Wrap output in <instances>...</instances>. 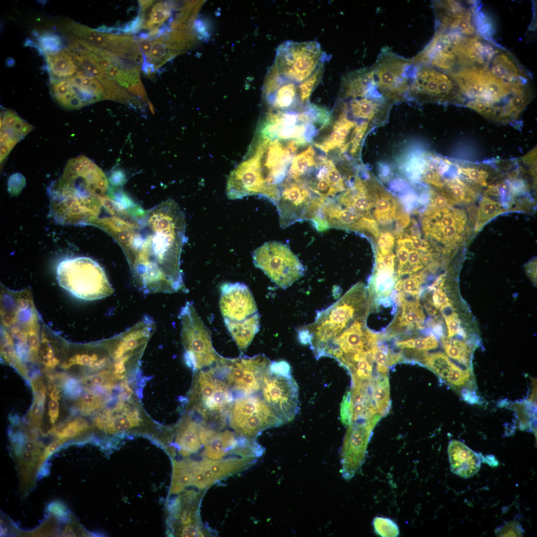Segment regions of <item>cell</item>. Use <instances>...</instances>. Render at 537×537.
Here are the masks:
<instances>
[{
  "instance_id": "54",
  "label": "cell",
  "mask_w": 537,
  "mask_h": 537,
  "mask_svg": "<svg viewBox=\"0 0 537 537\" xmlns=\"http://www.w3.org/2000/svg\"><path fill=\"white\" fill-rule=\"evenodd\" d=\"M62 443L61 440H57L51 444L45 449V454L48 455L56 450Z\"/></svg>"
},
{
  "instance_id": "31",
  "label": "cell",
  "mask_w": 537,
  "mask_h": 537,
  "mask_svg": "<svg viewBox=\"0 0 537 537\" xmlns=\"http://www.w3.org/2000/svg\"><path fill=\"white\" fill-rule=\"evenodd\" d=\"M395 345L400 349H415V350L425 351L436 349L438 346V341L436 337L432 335L426 338L397 341Z\"/></svg>"
},
{
  "instance_id": "56",
  "label": "cell",
  "mask_w": 537,
  "mask_h": 537,
  "mask_svg": "<svg viewBox=\"0 0 537 537\" xmlns=\"http://www.w3.org/2000/svg\"><path fill=\"white\" fill-rule=\"evenodd\" d=\"M50 397L52 399H55L57 400L60 397L59 390L55 388L51 393Z\"/></svg>"
},
{
  "instance_id": "59",
  "label": "cell",
  "mask_w": 537,
  "mask_h": 537,
  "mask_svg": "<svg viewBox=\"0 0 537 537\" xmlns=\"http://www.w3.org/2000/svg\"><path fill=\"white\" fill-rule=\"evenodd\" d=\"M65 536H67V537H69V536L72 537V536H74V534L72 532V531H69L67 533H66L65 534Z\"/></svg>"
},
{
  "instance_id": "34",
  "label": "cell",
  "mask_w": 537,
  "mask_h": 537,
  "mask_svg": "<svg viewBox=\"0 0 537 537\" xmlns=\"http://www.w3.org/2000/svg\"><path fill=\"white\" fill-rule=\"evenodd\" d=\"M324 66L319 68L310 77L299 85L298 90L301 101L307 102L314 90L322 78Z\"/></svg>"
},
{
  "instance_id": "37",
  "label": "cell",
  "mask_w": 537,
  "mask_h": 537,
  "mask_svg": "<svg viewBox=\"0 0 537 537\" xmlns=\"http://www.w3.org/2000/svg\"><path fill=\"white\" fill-rule=\"evenodd\" d=\"M377 339L373 343L371 348L372 358L373 361L376 363L377 372L380 373L387 374L388 371V366L387 365L388 354L377 346L376 344Z\"/></svg>"
},
{
  "instance_id": "19",
  "label": "cell",
  "mask_w": 537,
  "mask_h": 537,
  "mask_svg": "<svg viewBox=\"0 0 537 537\" xmlns=\"http://www.w3.org/2000/svg\"><path fill=\"white\" fill-rule=\"evenodd\" d=\"M245 441L246 439L243 437L238 440L234 433L228 430L220 432L215 430L204 445V454L211 459H218L235 449L238 452Z\"/></svg>"
},
{
  "instance_id": "51",
  "label": "cell",
  "mask_w": 537,
  "mask_h": 537,
  "mask_svg": "<svg viewBox=\"0 0 537 537\" xmlns=\"http://www.w3.org/2000/svg\"><path fill=\"white\" fill-rule=\"evenodd\" d=\"M180 520L181 523L183 525H189L191 524L193 520V513L192 509L190 508H186L184 509L181 513L180 515Z\"/></svg>"
},
{
  "instance_id": "50",
  "label": "cell",
  "mask_w": 537,
  "mask_h": 537,
  "mask_svg": "<svg viewBox=\"0 0 537 537\" xmlns=\"http://www.w3.org/2000/svg\"><path fill=\"white\" fill-rule=\"evenodd\" d=\"M120 387L122 389V391L119 396V399L124 401L129 399L133 393V391L128 385L126 379H124L121 382Z\"/></svg>"
},
{
  "instance_id": "17",
  "label": "cell",
  "mask_w": 537,
  "mask_h": 537,
  "mask_svg": "<svg viewBox=\"0 0 537 537\" xmlns=\"http://www.w3.org/2000/svg\"><path fill=\"white\" fill-rule=\"evenodd\" d=\"M448 454L451 470L456 475L468 478L479 471L481 463L480 456L462 442L450 441Z\"/></svg>"
},
{
  "instance_id": "3",
  "label": "cell",
  "mask_w": 537,
  "mask_h": 537,
  "mask_svg": "<svg viewBox=\"0 0 537 537\" xmlns=\"http://www.w3.org/2000/svg\"><path fill=\"white\" fill-rule=\"evenodd\" d=\"M219 308L225 324L239 350L250 345L260 326V317L253 294L242 282L226 283L221 287Z\"/></svg>"
},
{
  "instance_id": "9",
  "label": "cell",
  "mask_w": 537,
  "mask_h": 537,
  "mask_svg": "<svg viewBox=\"0 0 537 537\" xmlns=\"http://www.w3.org/2000/svg\"><path fill=\"white\" fill-rule=\"evenodd\" d=\"M413 62L407 97L421 102L462 105L458 88L449 75L429 65Z\"/></svg>"
},
{
  "instance_id": "10",
  "label": "cell",
  "mask_w": 537,
  "mask_h": 537,
  "mask_svg": "<svg viewBox=\"0 0 537 537\" xmlns=\"http://www.w3.org/2000/svg\"><path fill=\"white\" fill-rule=\"evenodd\" d=\"M277 54L278 76L297 85L324 66L326 58L316 41L286 42L279 48Z\"/></svg>"
},
{
  "instance_id": "58",
  "label": "cell",
  "mask_w": 537,
  "mask_h": 537,
  "mask_svg": "<svg viewBox=\"0 0 537 537\" xmlns=\"http://www.w3.org/2000/svg\"><path fill=\"white\" fill-rule=\"evenodd\" d=\"M32 454L31 452L27 451L24 453L23 457L26 461H30L32 459Z\"/></svg>"
},
{
  "instance_id": "41",
  "label": "cell",
  "mask_w": 537,
  "mask_h": 537,
  "mask_svg": "<svg viewBox=\"0 0 537 537\" xmlns=\"http://www.w3.org/2000/svg\"><path fill=\"white\" fill-rule=\"evenodd\" d=\"M81 403L85 411L90 412L98 408L101 405L102 401L97 394L89 392L84 395Z\"/></svg>"
},
{
  "instance_id": "35",
  "label": "cell",
  "mask_w": 537,
  "mask_h": 537,
  "mask_svg": "<svg viewBox=\"0 0 537 537\" xmlns=\"http://www.w3.org/2000/svg\"><path fill=\"white\" fill-rule=\"evenodd\" d=\"M376 533L383 537L397 536L399 530L397 525L389 519L376 517L373 521Z\"/></svg>"
},
{
  "instance_id": "49",
  "label": "cell",
  "mask_w": 537,
  "mask_h": 537,
  "mask_svg": "<svg viewBox=\"0 0 537 537\" xmlns=\"http://www.w3.org/2000/svg\"><path fill=\"white\" fill-rule=\"evenodd\" d=\"M49 409L50 421L54 424L57 420L59 414V403L57 400L52 399L49 402Z\"/></svg>"
},
{
  "instance_id": "1",
  "label": "cell",
  "mask_w": 537,
  "mask_h": 537,
  "mask_svg": "<svg viewBox=\"0 0 537 537\" xmlns=\"http://www.w3.org/2000/svg\"><path fill=\"white\" fill-rule=\"evenodd\" d=\"M185 226L183 212L169 199L149 210L141 209L120 227L114 239L143 293L188 291L180 268Z\"/></svg>"
},
{
  "instance_id": "6",
  "label": "cell",
  "mask_w": 537,
  "mask_h": 537,
  "mask_svg": "<svg viewBox=\"0 0 537 537\" xmlns=\"http://www.w3.org/2000/svg\"><path fill=\"white\" fill-rule=\"evenodd\" d=\"M179 318L186 364L193 371L217 365L222 357L213 348L211 331L198 315L193 302L185 303L181 308Z\"/></svg>"
},
{
  "instance_id": "23",
  "label": "cell",
  "mask_w": 537,
  "mask_h": 537,
  "mask_svg": "<svg viewBox=\"0 0 537 537\" xmlns=\"http://www.w3.org/2000/svg\"><path fill=\"white\" fill-rule=\"evenodd\" d=\"M351 132L350 127L347 124L334 123L331 133L321 142L314 145L326 153L336 149L344 153L349 146L347 140Z\"/></svg>"
},
{
  "instance_id": "32",
  "label": "cell",
  "mask_w": 537,
  "mask_h": 537,
  "mask_svg": "<svg viewBox=\"0 0 537 537\" xmlns=\"http://www.w3.org/2000/svg\"><path fill=\"white\" fill-rule=\"evenodd\" d=\"M423 281V272L411 274L410 276L400 279L395 284V288L398 292L418 296L419 287Z\"/></svg>"
},
{
  "instance_id": "20",
  "label": "cell",
  "mask_w": 537,
  "mask_h": 537,
  "mask_svg": "<svg viewBox=\"0 0 537 537\" xmlns=\"http://www.w3.org/2000/svg\"><path fill=\"white\" fill-rule=\"evenodd\" d=\"M200 425L189 417L179 424L176 443L182 455H189L200 448L202 444L199 436Z\"/></svg>"
},
{
  "instance_id": "29",
  "label": "cell",
  "mask_w": 537,
  "mask_h": 537,
  "mask_svg": "<svg viewBox=\"0 0 537 537\" xmlns=\"http://www.w3.org/2000/svg\"><path fill=\"white\" fill-rule=\"evenodd\" d=\"M503 212L498 202L484 196L479 203L475 230L478 231L489 220Z\"/></svg>"
},
{
  "instance_id": "47",
  "label": "cell",
  "mask_w": 537,
  "mask_h": 537,
  "mask_svg": "<svg viewBox=\"0 0 537 537\" xmlns=\"http://www.w3.org/2000/svg\"><path fill=\"white\" fill-rule=\"evenodd\" d=\"M181 537H203L204 534L196 526L192 524L186 525L182 529L180 534Z\"/></svg>"
},
{
  "instance_id": "46",
  "label": "cell",
  "mask_w": 537,
  "mask_h": 537,
  "mask_svg": "<svg viewBox=\"0 0 537 537\" xmlns=\"http://www.w3.org/2000/svg\"><path fill=\"white\" fill-rule=\"evenodd\" d=\"M433 301L434 306L438 309L441 308L448 302L446 294L442 290V289L439 288L435 289L433 295Z\"/></svg>"
},
{
  "instance_id": "43",
  "label": "cell",
  "mask_w": 537,
  "mask_h": 537,
  "mask_svg": "<svg viewBox=\"0 0 537 537\" xmlns=\"http://www.w3.org/2000/svg\"><path fill=\"white\" fill-rule=\"evenodd\" d=\"M270 372L286 377H292L291 367L288 363L284 360L271 361L269 365Z\"/></svg>"
},
{
  "instance_id": "30",
  "label": "cell",
  "mask_w": 537,
  "mask_h": 537,
  "mask_svg": "<svg viewBox=\"0 0 537 537\" xmlns=\"http://www.w3.org/2000/svg\"><path fill=\"white\" fill-rule=\"evenodd\" d=\"M444 348L447 355L464 365L468 363V350L467 345L457 340H451L449 337L442 338Z\"/></svg>"
},
{
  "instance_id": "14",
  "label": "cell",
  "mask_w": 537,
  "mask_h": 537,
  "mask_svg": "<svg viewBox=\"0 0 537 537\" xmlns=\"http://www.w3.org/2000/svg\"><path fill=\"white\" fill-rule=\"evenodd\" d=\"M259 393L284 423L290 421L298 413V389L292 377L273 374L269 368Z\"/></svg>"
},
{
  "instance_id": "13",
  "label": "cell",
  "mask_w": 537,
  "mask_h": 537,
  "mask_svg": "<svg viewBox=\"0 0 537 537\" xmlns=\"http://www.w3.org/2000/svg\"><path fill=\"white\" fill-rule=\"evenodd\" d=\"M63 27L71 37L118 57L142 64V53L137 40L131 34L103 32L75 21L67 22Z\"/></svg>"
},
{
  "instance_id": "27",
  "label": "cell",
  "mask_w": 537,
  "mask_h": 537,
  "mask_svg": "<svg viewBox=\"0 0 537 537\" xmlns=\"http://www.w3.org/2000/svg\"><path fill=\"white\" fill-rule=\"evenodd\" d=\"M402 312L398 317V325L400 327L415 326L421 328L425 315L419 302L402 303Z\"/></svg>"
},
{
  "instance_id": "39",
  "label": "cell",
  "mask_w": 537,
  "mask_h": 537,
  "mask_svg": "<svg viewBox=\"0 0 537 537\" xmlns=\"http://www.w3.org/2000/svg\"><path fill=\"white\" fill-rule=\"evenodd\" d=\"M524 532L520 524L515 521L507 523L496 531L497 536L499 537H522Z\"/></svg>"
},
{
  "instance_id": "36",
  "label": "cell",
  "mask_w": 537,
  "mask_h": 537,
  "mask_svg": "<svg viewBox=\"0 0 537 537\" xmlns=\"http://www.w3.org/2000/svg\"><path fill=\"white\" fill-rule=\"evenodd\" d=\"M369 122L363 121L359 125H357L352 132L350 144V154L355 156L359 150L360 144L368 128Z\"/></svg>"
},
{
  "instance_id": "45",
  "label": "cell",
  "mask_w": 537,
  "mask_h": 537,
  "mask_svg": "<svg viewBox=\"0 0 537 537\" xmlns=\"http://www.w3.org/2000/svg\"><path fill=\"white\" fill-rule=\"evenodd\" d=\"M45 402V392L39 393L33 403L30 411L31 416L34 419H39L43 415Z\"/></svg>"
},
{
  "instance_id": "12",
  "label": "cell",
  "mask_w": 537,
  "mask_h": 537,
  "mask_svg": "<svg viewBox=\"0 0 537 537\" xmlns=\"http://www.w3.org/2000/svg\"><path fill=\"white\" fill-rule=\"evenodd\" d=\"M255 266L278 286L286 289L301 277L304 269L286 245L272 241L265 243L253 254Z\"/></svg>"
},
{
  "instance_id": "60",
  "label": "cell",
  "mask_w": 537,
  "mask_h": 537,
  "mask_svg": "<svg viewBox=\"0 0 537 537\" xmlns=\"http://www.w3.org/2000/svg\"><path fill=\"white\" fill-rule=\"evenodd\" d=\"M137 207V206H135V207H133V208H132V209H134V208H135V207ZM132 208H129V209H129V210H130V209H132ZM128 210V209H126V210H124V211H123L122 212L125 211H126V210ZM108 215H109V214H108ZM99 219H100V218L97 219H96V220H95V221L94 222V223H93V225H95V226H96L97 222V221H98V220H99Z\"/></svg>"
},
{
  "instance_id": "55",
  "label": "cell",
  "mask_w": 537,
  "mask_h": 537,
  "mask_svg": "<svg viewBox=\"0 0 537 537\" xmlns=\"http://www.w3.org/2000/svg\"><path fill=\"white\" fill-rule=\"evenodd\" d=\"M527 272L531 275V278H536V262H532L527 268Z\"/></svg>"
},
{
  "instance_id": "15",
  "label": "cell",
  "mask_w": 537,
  "mask_h": 537,
  "mask_svg": "<svg viewBox=\"0 0 537 537\" xmlns=\"http://www.w3.org/2000/svg\"><path fill=\"white\" fill-rule=\"evenodd\" d=\"M33 127L13 110H3L0 114V163Z\"/></svg>"
},
{
  "instance_id": "28",
  "label": "cell",
  "mask_w": 537,
  "mask_h": 537,
  "mask_svg": "<svg viewBox=\"0 0 537 537\" xmlns=\"http://www.w3.org/2000/svg\"><path fill=\"white\" fill-rule=\"evenodd\" d=\"M425 365L445 381L450 371L456 366L444 354L438 352L427 356Z\"/></svg>"
},
{
  "instance_id": "53",
  "label": "cell",
  "mask_w": 537,
  "mask_h": 537,
  "mask_svg": "<svg viewBox=\"0 0 537 537\" xmlns=\"http://www.w3.org/2000/svg\"><path fill=\"white\" fill-rule=\"evenodd\" d=\"M107 358H103L99 360H95L90 364V367L93 370L98 369L105 365L107 362Z\"/></svg>"
},
{
  "instance_id": "5",
  "label": "cell",
  "mask_w": 537,
  "mask_h": 537,
  "mask_svg": "<svg viewBox=\"0 0 537 537\" xmlns=\"http://www.w3.org/2000/svg\"><path fill=\"white\" fill-rule=\"evenodd\" d=\"M197 371L191 394L193 407L206 424L222 428L234 400L233 392L215 367Z\"/></svg>"
},
{
  "instance_id": "40",
  "label": "cell",
  "mask_w": 537,
  "mask_h": 537,
  "mask_svg": "<svg viewBox=\"0 0 537 537\" xmlns=\"http://www.w3.org/2000/svg\"><path fill=\"white\" fill-rule=\"evenodd\" d=\"M379 252L383 255L389 254L395 243V237L389 232H381L378 237Z\"/></svg>"
},
{
  "instance_id": "26",
  "label": "cell",
  "mask_w": 537,
  "mask_h": 537,
  "mask_svg": "<svg viewBox=\"0 0 537 537\" xmlns=\"http://www.w3.org/2000/svg\"><path fill=\"white\" fill-rule=\"evenodd\" d=\"M194 478L193 462L175 461L171 493H177L192 484Z\"/></svg>"
},
{
  "instance_id": "24",
  "label": "cell",
  "mask_w": 537,
  "mask_h": 537,
  "mask_svg": "<svg viewBox=\"0 0 537 537\" xmlns=\"http://www.w3.org/2000/svg\"><path fill=\"white\" fill-rule=\"evenodd\" d=\"M173 5L171 2L159 1L153 3L148 8L149 11L142 12L145 18L142 29L152 30L161 27L172 14Z\"/></svg>"
},
{
  "instance_id": "4",
  "label": "cell",
  "mask_w": 537,
  "mask_h": 537,
  "mask_svg": "<svg viewBox=\"0 0 537 537\" xmlns=\"http://www.w3.org/2000/svg\"><path fill=\"white\" fill-rule=\"evenodd\" d=\"M59 285L75 297L94 300L112 294L114 289L102 268L88 257L69 258L57 268Z\"/></svg>"
},
{
  "instance_id": "7",
  "label": "cell",
  "mask_w": 537,
  "mask_h": 537,
  "mask_svg": "<svg viewBox=\"0 0 537 537\" xmlns=\"http://www.w3.org/2000/svg\"><path fill=\"white\" fill-rule=\"evenodd\" d=\"M228 421L237 434L250 440H255L266 429L284 423L259 393L234 399Z\"/></svg>"
},
{
  "instance_id": "57",
  "label": "cell",
  "mask_w": 537,
  "mask_h": 537,
  "mask_svg": "<svg viewBox=\"0 0 537 537\" xmlns=\"http://www.w3.org/2000/svg\"><path fill=\"white\" fill-rule=\"evenodd\" d=\"M24 448L28 451H32L35 448V446L32 443L29 442L25 444Z\"/></svg>"
},
{
  "instance_id": "2",
  "label": "cell",
  "mask_w": 537,
  "mask_h": 537,
  "mask_svg": "<svg viewBox=\"0 0 537 537\" xmlns=\"http://www.w3.org/2000/svg\"><path fill=\"white\" fill-rule=\"evenodd\" d=\"M448 75L458 88L462 105L499 123L515 122L532 97L530 73L500 46L466 56Z\"/></svg>"
},
{
  "instance_id": "44",
  "label": "cell",
  "mask_w": 537,
  "mask_h": 537,
  "mask_svg": "<svg viewBox=\"0 0 537 537\" xmlns=\"http://www.w3.org/2000/svg\"><path fill=\"white\" fill-rule=\"evenodd\" d=\"M448 328V337H452L459 334L461 330L460 321L458 315L453 312L450 315L445 317Z\"/></svg>"
},
{
  "instance_id": "11",
  "label": "cell",
  "mask_w": 537,
  "mask_h": 537,
  "mask_svg": "<svg viewBox=\"0 0 537 537\" xmlns=\"http://www.w3.org/2000/svg\"><path fill=\"white\" fill-rule=\"evenodd\" d=\"M270 362L262 354L234 358L222 357L215 370L232 392L240 396L249 395L260 392Z\"/></svg>"
},
{
  "instance_id": "48",
  "label": "cell",
  "mask_w": 537,
  "mask_h": 537,
  "mask_svg": "<svg viewBox=\"0 0 537 537\" xmlns=\"http://www.w3.org/2000/svg\"><path fill=\"white\" fill-rule=\"evenodd\" d=\"M137 41L142 56L147 58L151 49L152 40L149 38H138Z\"/></svg>"
},
{
  "instance_id": "16",
  "label": "cell",
  "mask_w": 537,
  "mask_h": 537,
  "mask_svg": "<svg viewBox=\"0 0 537 537\" xmlns=\"http://www.w3.org/2000/svg\"><path fill=\"white\" fill-rule=\"evenodd\" d=\"M345 99L349 101L343 102L342 109L355 118L368 122L386 116L393 104L379 91L362 97Z\"/></svg>"
},
{
  "instance_id": "52",
  "label": "cell",
  "mask_w": 537,
  "mask_h": 537,
  "mask_svg": "<svg viewBox=\"0 0 537 537\" xmlns=\"http://www.w3.org/2000/svg\"><path fill=\"white\" fill-rule=\"evenodd\" d=\"M385 266L388 268H394L395 258L396 256L393 253L383 255L379 252Z\"/></svg>"
},
{
  "instance_id": "21",
  "label": "cell",
  "mask_w": 537,
  "mask_h": 537,
  "mask_svg": "<svg viewBox=\"0 0 537 537\" xmlns=\"http://www.w3.org/2000/svg\"><path fill=\"white\" fill-rule=\"evenodd\" d=\"M51 78L64 79L75 75L80 68L68 49L45 54Z\"/></svg>"
},
{
  "instance_id": "18",
  "label": "cell",
  "mask_w": 537,
  "mask_h": 537,
  "mask_svg": "<svg viewBox=\"0 0 537 537\" xmlns=\"http://www.w3.org/2000/svg\"><path fill=\"white\" fill-rule=\"evenodd\" d=\"M141 421L138 411L130 409L124 400L120 399L112 411L97 417L95 424L99 428L112 433L127 431Z\"/></svg>"
},
{
  "instance_id": "8",
  "label": "cell",
  "mask_w": 537,
  "mask_h": 537,
  "mask_svg": "<svg viewBox=\"0 0 537 537\" xmlns=\"http://www.w3.org/2000/svg\"><path fill=\"white\" fill-rule=\"evenodd\" d=\"M375 82L382 95L394 103L407 97L413 73L414 62L384 47L371 66Z\"/></svg>"
},
{
  "instance_id": "38",
  "label": "cell",
  "mask_w": 537,
  "mask_h": 537,
  "mask_svg": "<svg viewBox=\"0 0 537 537\" xmlns=\"http://www.w3.org/2000/svg\"><path fill=\"white\" fill-rule=\"evenodd\" d=\"M88 427L87 421L82 419H76L64 428L62 431L58 433V437L63 439L68 437H72L76 436L78 433L85 430Z\"/></svg>"
},
{
  "instance_id": "22",
  "label": "cell",
  "mask_w": 537,
  "mask_h": 537,
  "mask_svg": "<svg viewBox=\"0 0 537 537\" xmlns=\"http://www.w3.org/2000/svg\"><path fill=\"white\" fill-rule=\"evenodd\" d=\"M371 388L372 397L377 412L381 417L385 416L389 412L391 407L387 374L378 373L376 376H373Z\"/></svg>"
},
{
  "instance_id": "25",
  "label": "cell",
  "mask_w": 537,
  "mask_h": 537,
  "mask_svg": "<svg viewBox=\"0 0 537 537\" xmlns=\"http://www.w3.org/2000/svg\"><path fill=\"white\" fill-rule=\"evenodd\" d=\"M316 165L314 150L309 145L305 150L294 157L285 179H297Z\"/></svg>"
},
{
  "instance_id": "42",
  "label": "cell",
  "mask_w": 537,
  "mask_h": 537,
  "mask_svg": "<svg viewBox=\"0 0 537 537\" xmlns=\"http://www.w3.org/2000/svg\"><path fill=\"white\" fill-rule=\"evenodd\" d=\"M65 394L69 398L78 397L82 392V387L79 381L74 378L67 379L64 384Z\"/></svg>"
},
{
  "instance_id": "33",
  "label": "cell",
  "mask_w": 537,
  "mask_h": 537,
  "mask_svg": "<svg viewBox=\"0 0 537 537\" xmlns=\"http://www.w3.org/2000/svg\"><path fill=\"white\" fill-rule=\"evenodd\" d=\"M39 49L45 54H51L62 50L63 42L61 37L52 32H45L38 39Z\"/></svg>"
}]
</instances>
